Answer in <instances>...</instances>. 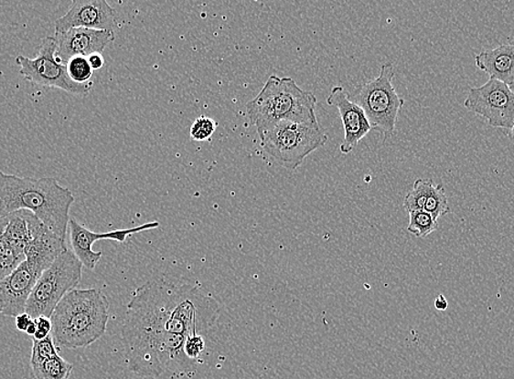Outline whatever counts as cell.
I'll list each match as a JSON object with an SVG mask.
<instances>
[{
  "label": "cell",
  "mask_w": 514,
  "mask_h": 379,
  "mask_svg": "<svg viewBox=\"0 0 514 379\" xmlns=\"http://www.w3.org/2000/svg\"><path fill=\"white\" fill-rule=\"evenodd\" d=\"M215 300L198 288L158 279L139 287L127 305L122 327L128 366L143 377L187 373L194 365L184 353L198 334L199 315L215 310Z\"/></svg>",
  "instance_id": "1"
},
{
  "label": "cell",
  "mask_w": 514,
  "mask_h": 379,
  "mask_svg": "<svg viewBox=\"0 0 514 379\" xmlns=\"http://www.w3.org/2000/svg\"><path fill=\"white\" fill-rule=\"evenodd\" d=\"M74 203L70 189L52 177H20L0 171V219L16 211L29 210L66 242Z\"/></svg>",
  "instance_id": "2"
},
{
  "label": "cell",
  "mask_w": 514,
  "mask_h": 379,
  "mask_svg": "<svg viewBox=\"0 0 514 379\" xmlns=\"http://www.w3.org/2000/svg\"><path fill=\"white\" fill-rule=\"evenodd\" d=\"M110 303L102 289H75L56 306L51 320L55 343L66 349L87 348L108 328Z\"/></svg>",
  "instance_id": "3"
},
{
  "label": "cell",
  "mask_w": 514,
  "mask_h": 379,
  "mask_svg": "<svg viewBox=\"0 0 514 379\" xmlns=\"http://www.w3.org/2000/svg\"><path fill=\"white\" fill-rule=\"evenodd\" d=\"M317 100L293 78L273 75L259 94L247 104L251 125L257 133L282 121H318Z\"/></svg>",
  "instance_id": "4"
},
{
  "label": "cell",
  "mask_w": 514,
  "mask_h": 379,
  "mask_svg": "<svg viewBox=\"0 0 514 379\" xmlns=\"http://www.w3.org/2000/svg\"><path fill=\"white\" fill-rule=\"evenodd\" d=\"M261 148L273 163L294 171L326 146L327 133L320 122L282 121L259 132Z\"/></svg>",
  "instance_id": "5"
},
{
  "label": "cell",
  "mask_w": 514,
  "mask_h": 379,
  "mask_svg": "<svg viewBox=\"0 0 514 379\" xmlns=\"http://www.w3.org/2000/svg\"><path fill=\"white\" fill-rule=\"evenodd\" d=\"M394 78L393 64L384 63L378 77L363 83L353 96H349L351 101L365 111L373 131L382 133L383 142L394 135L402 109L405 105V100L393 86Z\"/></svg>",
  "instance_id": "6"
},
{
  "label": "cell",
  "mask_w": 514,
  "mask_h": 379,
  "mask_svg": "<svg viewBox=\"0 0 514 379\" xmlns=\"http://www.w3.org/2000/svg\"><path fill=\"white\" fill-rule=\"evenodd\" d=\"M82 267L74 252L67 249L38 278L27 300L26 313L32 319L41 316L51 319L56 306L80 283Z\"/></svg>",
  "instance_id": "7"
},
{
  "label": "cell",
  "mask_w": 514,
  "mask_h": 379,
  "mask_svg": "<svg viewBox=\"0 0 514 379\" xmlns=\"http://www.w3.org/2000/svg\"><path fill=\"white\" fill-rule=\"evenodd\" d=\"M56 42L54 37H44L36 58L19 55L16 58L20 66V75L33 85L56 88L74 96H88L93 87V82L80 85L67 75L66 65L56 58Z\"/></svg>",
  "instance_id": "8"
},
{
  "label": "cell",
  "mask_w": 514,
  "mask_h": 379,
  "mask_svg": "<svg viewBox=\"0 0 514 379\" xmlns=\"http://www.w3.org/2000/svg\"><path fill=\"white\" fill-rule=\"evenodd\" d=\"M464 108L488 122L491 127L511 130L514 122V93L507 83L493 79L469 88Z\"/></svg>",
  "instance_id": "9"
},
{
  "label": "cell",
  "mask_w": 514,
  "mask_h": 379,
  "mask_svg": "<svg viewBox=\"0 0 514 379\" xmlns=\"http://www.w3.org/2000/svg\"><path fill=\"white\" fill-rule=\"evenodd\" d=\"M159 226L160 223L155 221L145 223V225L135 227L96 233L89 230V228L80 225L77 220L70 219L69 227L70 230L72 252H74L76 258L80 260L83 267H86L89 270H94L99 261L102 258V252H94L92 249L94 243L102 241V239H111V241L123 244L125 243L127 237L133 236V234L155 230V228Z\"/></svg>",
  "instance_id": "10"
},
{
  "label": "cell",
  "mask_w": 514,
  "mask_h": 379,
  "mask_svg": "<svg viewBox=\"0 0 514 379\" xmlns=\"http://www.w3.org/2000/svg\"><path fill=\"white\" fill-rule=\"evenodd\" d=\"M77 27L114 32L113 8L105 0H74L69 13L55 21V33Z\"/></svg>",
  "instance_id": "11"
},
{
  "label": "cell",
  "mask_w": 514,
  "mask_h": 379,
  "mask_svg": "<svg viewBox=\"0 0 514 379\" xmlns=\"http://www.w3.org/2000/svg\"><path fill=\"white\" fill-rule=\"evenodd\" d=\"M327 102L338 110L343 122L345 137L340 143L339 152L349 154L359 146L362 139L373 131L370 121L359 105L351 101L349 94L343 87H334L329 92Z\"/></svg>",
  "instance_id": "12"
},
{
  "label": "cell",
  "mask_w": 514,
  "mask_h": 379,
  "mask_svg": "<svg viewBox=\"0 0 514 379\" xmlns=\"http://www.w3.org/2000/svg\"><path fill=\"white\" fill-rule=\"evenodd\" d=\"M54 38L58 47L56 58L66 65L67 61L75 56L89 58L94 53L102 54L106 47L114 42L115 33L77 27V29L55 33Z\"/></svg>",
  "instance_id": "13"
},
{
  "label": "cell",
  "mask_w": 514,
  "mask_h": 379,
  "mask_svg": "<svg viewBox=\"0 0 514 379\" xmlns=\"http://www.w3.org/2000/svg\"><path fill=\"white\" fill-rule=\"evenodd\" d=\"M40 277L24 261L11 275L0 280L2 315L16 319L26 313L27 300Z\"/></svg>",
  "instance_id": "14"
},
{
  "label": "cell",
  "mask_w": 514,
  "mask_h": 379,
  "mask_svg": "<svg viewBox=\"0 0 514 379\" xmlns=\"http://www.w3.org/2000/svg\"><path fill=\"white\" fill-rule=\"evenodd\" d=\"M67 250L66 242L43 226L26 248V263L42 275Z\"/></svg>",
  "instance_id": "15"
},
{
  "label": "cell",
  "mask_w": 514,
  "mask_h": 379,
  "mask_svg": "<svg viewBox=\"0 0 514 379\" xmlns=\"http://www.w3.org/2000/svg\"><path fill=\"white\" fill-rule=\"evenodd\" d=\"M4 237L16 253L25 256L26 248L44 226L29 210H20L4 217ZM26 258V256H25Z\"/></svg>",
  "instance_id": "16"
},
{
  "label": "cell",
  "mask_w": 514,
  "mask_h": 379,
  "mask_svg": "<svg viewBox=\"0 0 514 379\" xmlns=\"http://www.w3.org/2000/svg\"><path fill=\"white\" fill-rule=\"evenodd\" d=\"M477 68L489 78L509 83L514 76V44H502L475 56Z\"/></svg>",
  "instance_id": "17"
},
{
  "label": "cell",
  "mask_w": 514,
  "mask_h": 379,
  "mask_svg": "<svg viewBox=\"0 0 514 379\" xmlns=\"http://www.w3.org/2000/svg\"><path fill=\"white\" fill-rule=\"evenodd\" d=\"M72 369L74 365L59 354L43 361L42 363L31 365L33 379H70Z\"/></svg>",
  "instance_id": "18"
},
{
  "label": "cell",
  "mask_w": 514,
  "mask_h": 379,
  "mask_svg": "<svg viewBox=\"0 0 514 379\" xmlns=\"http://www.w3.org/2000/svg\"><path fill=\"white\" fill-rule=\"evenodd\" d=\"M5 220L0 219V280L8 277L24 263L25 256L16 253L4 237Z\"/></svg>",
  "instance_id": "19"
},
{
  "label": "cell",
  "mask_w": 514,
  "mask_h": 379,
  "mask_svg": "<svg viewBox=\"0 0 514 379\" xmlns=\"http://www.w3.org/2000/svg\"><path fill=\"white\" fill-rule=\"evenodd\" d=\"M434 185V183L432 180H424V178H418L413 183L412 191L404 198V208L407 213L423 210Z\"/></svg>",
  "instance_id": "20"
},
{
  "label": "cell",
  "mask_w": 514,
  "mask_h": 379,
  "mask_svg": "<svg viewBox=\"0 0 514 379\" xmlns=\"http://www.w3.org/2000/svg\"><path fill=\"white\" fill-rule=\"evenodd\" d=\"M409 216L410 225L409 227H407V231L412 234V236L417 237H426L429 234L438 230V221L434 220L432 216L426 213V211H411Z\"/></svg>",
  "instance_id": "21"
},
{
  "label": "cell",
  "mask_w": 514,
  "mask_h": 379,
  "mask_svg": "<svg viewBox=\"0 0 514 379\" xmlns=\"http://www.w3.org/2000/svg\"><path fill=\"white\" fill-rule=\"evenodd\" d=\"M423 211H426L434 220L440 219L441 216L449 215L451 208L448 197H446L445 189L441 184L434 185L430 192L426 204H424Z\"/></svg>",
  "instance_id": "22"
},
{
  "label": "cell",
  "mask_w": 514,
  "mask_h": 379,
  "mask_svg": "<svg viewBox=\"0 0 514 379\" xmlns=\"http://www.w3.org/2000/svg\"><path fill=\"white\" fill-rule=\"evenodd\" d=\"M66 70L70 79L80 85L91 82L93 76V69L89 64L88 58H83V56H75L67 61Z\"/></svg>",
  "instance_id": "23"
},
{
  "label": "cell",
  "mask_w": 514,
  "mask_h": 379,
  "mask_svg": "<svg viewBox=\"0 0 514 379\" xmlns=\"http://www.w3.org/2000/svg\"><path fill=\"white\" fill-rule=\"evenodd\" d=\"M58 354L59 349L56 348L52 334L41 342L33 340L30 365L42 363L43 361Z\"/></svg>",
  "instance_id": "24"
},
{
  "label": "cell",
  "mask_w": 514,
  "mask_h": 379,
  "mask_svg": "<svg viewBox=\"0 0 514 379\" xmlns=\"http://www.w3.org/2000/svg\"><path fill=\"white\" fill-rule=\"evenodd\" d=\"M217 130L216 121L207 116H199L191 127V138L195 142H209Z\"/></svg>",
  "instance_id": "25"
},
{
  "label": "cell",
  "mask_w": 514,
  "mask_h": 379,
  "mask_svg": "<svg viewBox=\"0 0 514 379\" xmlns=\"http://www.w3.org/2000/svg\"><path fill=\"white\" fill-rule=\"evenodd\" d=\"M205 350V340L200 334H194V336L188 337L184 345V353L187 358L194 362L199 359L200 354L204 353Z\"/></svg>",
  "instance_id": "26"
},
{
  "label": "cell",
  "mask_w": 514,
  "mask_h": 379,
  "mask_svg": "<svg viewBox=\"0 0 514 379\" xmlns=\"http://www.w3.org/2000/svg\"><path fill=\"white\" fill-rule=\"evenodd\" d=\"M35 321L37 324V332L35 336L32 337L33 340H38V342H41V340L51 336L53 332V322L49 317H37V319H35Z\"/></svg>",
  "instance_id": "27"
},
{
  "label": "cell",
  "mask_w": 514,
  "mask_h": 379,
  "mask_svg": "<svg viewBox=\"0 0 514 379\" xmlns=\"http://www.w3.org/2000/svg\"><path fill=\"white\" fill-rule=\"evenodd\" d=\"M33 321H35V319H32V316L27 313H24L19 316H16V331H19L21 332H26L27 329L29 328Z\"/></svg>",
  "instance_id": "28"
},
{
  "label": "cell",
  "mask_w": 514,
  "mask_h": 379,
  "mask_svg": "<svg viewBox=\"0 0 514 379\" xmlns=\"http://www.w3.org/2000/svg\"><path fill=\"white\" fill-rule=\"evenodd\" d=\"M89 64H91V68L94 70H100L105 64L102 54L94 53L88 58Z\"/></svg>",
  "instance_id": "29"
},
{
  "label": "cell",
  "mask_w": 514,
  "mask_h": 379,
  "mask_svg": "<svg viewBox=\"0 0 514 379\" xmlns=\"http://www.w3.org/2000/svg\"><path fill=\"white\" fill-rule=\"evenodd\" d=\"M434 308L438 311H445L448 309V300L444 298V295L440 294L437 299L434 300Z\"/></svg>",
  "instance_id": "30"
},
{
  "label": "cell",
  "mask_w": 514,
  "mask_h": 379,
  "mask_svg": "<svg viewBox=\"0 0 514 379\" xmlns=\"http://www.w3.org/2000/svg\"><path fill=\"white\" fill-rule=\"evenodd\" d=\"M36 332H37V324H36V321H33V322L29 326V328L27 329L26 333L29 334V336L33 337V336H35Z\"/></svg>",
  "instance_id": "31"
},
{
  "label": "cell",
  "mask_w": 514,
  "mask_h": 379,
  "mask_svg": "<svg viewBox=\"0 0 514 379\" xmlns=\"http://www.w3.org/2000/svg\"><path fill=\"white\" fill-rule=\"evenodd\" d=\"M508 86H509V88L511 89V91L514 93V76H513L512 79L510 80V82L508 83Z\"/></svg>",
  "instance_id": "32"
},
{
  "label": "cell",
  "mask_w": 514,
  "mask_h": 379,
  "mask_svg": "<svg viewBox=\"0 0 514 379\" xmlns=\"http://www.w3.org/2000/svg\"><path fill=\"white\" fill-rule=\"evenodd\" d=\"M510 138H511L512 142L514 143V122H513V126L510 130Z\"/></svg>",
  "instance_id": "33"
},
{
  "label": "cell",
  "mask_w": 514,
  "mask_h": 379,
  "mask_svg": "<svg viewBox=\"0 0 514 379\" xmlns=\"http://www.w3.org/2000/svg\"><path fill=\"white\" fill-rule=\"evenodd\" d=\"M0 314H2V306H0Z\"/></svg>",
  "instance_id": "34"
}]
</instances>
